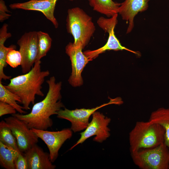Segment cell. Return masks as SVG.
<instances>
[{
	"label": "cell",
	"instance_id": "23",
	"mask_svg": "<svg viewBox=\"0 0 169 169\" xmlns=\"http://www.w3.org/2000/svg\"><path fill=\"white\" fill-rule=\"evenodd\" d=\"M22 60V56L19 51L13 49L8 54L6 62L11 67L14 68L21 65Z\"/></svg>",
	"mask_w": 169,
	"mask_h": 169
},
{
	"label": "cell",
	"instance_id": "15",
	"mask_svg": "<svg viewBox=\"0 0 169 169\" xmlns=\"http://www.w3.org/2000/svg\"><path fill=\"white\" fill-rule=\"evenodd\" d=\"M150 0H125L121 3L118 13L123 20L129 22L126 33L131 32L134 26V19L140 12L146 10Z\"/></svg>",
	"mask_w": 169,
	"mask_h": 169
},
{
	"label": "cell",
	"instance_id": "20",
	"mask_svg": "<svg viewBox=\"0 0 169 169\" xmlns=\"http://www.w3.org/2000/svg\"><path fill=\"white\" fill-rule=\"evenodd\" d=\"M0 101L8 103L13 106L19 113L21 114L26 113L23 106L19 105L17 101L20 103V98L12 92L3 85L0 81Z\"/></svg>",
	"mask_w": 169,
	"mask_h": 169
},
{
	"label": "cell",
	"instance_id": "7",
	"mask_svg": "<svg viewBox=\"0 0 169 169\" xmlns=\"http://www.w3.org/2000/svg\"><path fill=\"white\" fill-rule=\"evenodd\" d=\"M122 103L120 98L111 99L108 103L91 109H76L70 110L66 108L58 112L57 117L67 120L71 123L70 129L74 132L85 130L89 124L90 116L97 110L105 106L111 104L119 105Z\"/></svg>",
	"mask_w": 169,
	"mask_h": 169
},
{
	"label": "cell",
	"instance_id": "10",
	"mask_svg": "<svg viewBox=\"0 0 169 169\" xmlns=\"http://www.w3.org/2000/svg\"><path fill=\"white\" fill-rule=\"evenodd\" d=\"M80 44L74 45L69 42L65 47V53L69 57L72 66V72L68 81L74 87L80 86L83 84L81 73L89 59L82 52Z\"/></svg>",
	"mask_w": 169,
	"mask_h": 169
},
{
	"label": "cell",
	"instance_id": "4",
	"mask_svg": "<svg viewBox=\"0 0 169 169\" xmlns=\"http://www.w3.org/2000/svg\"><path fill=\"white\" fill-rule=\"evenodd\" d=\"M66 19V29L74 38L73 44L84 49L90 42L95 30L92 18L78 7L69 9Z\"/></svg>",
	"mask_w": 169,
	"mask_h": 169
},
{
	"label": "cell",
	"instance_id": "19",
	"mask_svg": "<svg viewBox=\"0 0 169 169\" xmlns=\"http://www.w3.org/2000/svg\"><path fill=\"white\" fill-rule=\"evenodd\" d=\"M0 141V164L6 169H15V161L19 152Z\"/></svg>",
	"mask_w": 169,
	"mask_h": 169
},
{
	"label": "cell",
	"instance_id": "13",
	"mask_svg": "<svg viewBox=\"0 0 169 169\" xmlns=\"http://www.w3.org/2000/svg\"><path fill=\"white\" fill-rule=\"evenodd\" d=\"M58 0H31L22 3H17L9 5L12 9H22L37 11L42 12L57 28L58 23L54 15L56 2ZM73 1L74 0H69Z\"/></svg>",
	"mask_w": 169,
	"mask_h": 169
},
{
	"label": "cell",
	"instance_id": "21",
	"mask_svg": "<svg viewBox=\"0 0 169 169\" xmlns=\"http://www.w3.org/2000/svg\"><path fill=\"white\" fill-rule=\"evenodd\" d=\"M0 141L5 145L21 152L18 148L15 137L4 120H2L0 122Z\"/></svg>",
	"mask_w": 169,
	"mask_h": 169
},
{
	"label": "cell",
	"instance_id": "22",
	"mask_svg": "<svg viewBox=\"0 0 169 169\" xmlns=\"http://www.w3.org/2000/svg\"><path fill=\"white\" fill-rule=\"evenodd\" d=\"M38 53L36 61L45 56L49 50L52 39L47 33L41 31L37 32Z\"/></svg>",
	"mask_w": 169,
	"mask_h": 169
},
{
	"label": "cell",
	"instance_id": "16",
	"mask_svg": "<svg viewBox=\"0 0 169 169\" xmlns=\"http://www.w3.org/2000/svg\"><path fill=\"white\" fill-rule=\"evenodd\" d=\"M8 25L4 23L0 30V81L2 79H10L11 76L6 75L4 72V68L7 65L6 62L7 56L11 50L16 49V46L12 44L8 47L4 46L5 41L12 36L11 33H8Z\"/></svg>",
	"mask_w": 169,
	"mask_h": 169
},
{
	"label": "cell",
	"instance_id": "26",
	"mask_svg": "<svg viewBox=\"0 0 169 169\" xmlns=\"http://www.w3.org/2000/svg\"><path fill=\"white\" fill-rule=\"evenodd\" d=\"M10 12L5 5L4 1L0 0V21L3 22L8 19L11 15L7 13Z\"/></svg>",
	"mask_w": 169,
	"mask_h": 169
},
{
	"label": "cell",
	"instance_id": "12",
	"mask_svg": "<svg viewBox=\"0 0 169 169\" xmlns=\"http://www.w3.org/2000/svg\"><path fill=\"white\" fill-rule=\"evenodd\" d=\"M38 137L46 145L49 151L50 160L53 163L59 156V151L64 142L71 138L72 131L66 128L58 131H49L31 129Z\"/></svg>",
	"mask_w": 169,
	"mask_h": 169
},
{
	"label": "cell",
	"instance_id": "6",
	"mask_svg": "<svg viewBox=\"0 0 169 169\" xmlns=\"http://www.w3.org/2000/svg\"><path fill=\"white\" fill-rule=\"evenodd\" d=\"M117 17L118 14H116L110 18L101 17L97 20L98 25L105 32L109 33V37L107 42L102 47L95 50H87L84 52V54L91 60L97 58L99 54L110 50L115 51L125 50L138 56L140 55L139 53L122 45L116 37L114 29L118 23Z\"/></svg>",
	"mask_w": 169,
	"mask_h": 169
},
{
	"label": "cell",
	"instance_id": "1",
	"mask_svg": "<svg viewBox=\"0 0 169 169\" xmlns=\"http://www.w3.org/2000/svg\"><path fill=\"white\" fill-rule=\"evenodd\" d=\"M46 82L48 90L45 97L42 101L33 105L29 113L12 115L23 121L30 129L44 130L51 127L53 122L50 116L57 115L61 108L64 107L61 100L62 82L56 83L55 77L53 76Z\"/></svg>",
	"mask_w": 169,
	"mask_h": 169
},
{
	"label": "cell",
	"instance_id": "2",
	"mask_svg": "<svg viewBox=\"0 0 169 169\" xmlns=\"http://www.w3.org/2000/svg\"><path fill=\"white\" fill-rule=\"evenodd\" d=\"M41 63L40 60L35 62L28 72L10 79L9 83L5 85L20 98V103L25 110L30 109L31 104H34L36 95L44 96L42 85L50 72L48 70H41Z\"/></svg>",
	"mask_w": 169,
	"mask_h": 169
},
{
	"label": "cell",
	"instance_id": "11",
	"mask_svg": "<svg viewBox=\"0 0 169 169\" xmlns=\"http://www.w3.org/2000/svg\"><path fill=\"white\" fill-rule=\"evenodd\" d=\"M17 44L22 58V71L25 74L30 70L36 60L38 53L37 32L25 33L18 41Z\"/></svg>",
	"mask_w": 169,
	"mask_h": 169
},
{
	"label": "cell",
	"instance_id": "14",
	"mask_svg": "<svg viewBox=\"0 0 169 169\" xmlns=\"http://www.w3.org/2000/svg\"><path fill=\"white\" fill-rule=\"evenodd\" d=\"M24 154L28 169H54L56 167L51 161L49 153L44 151L36 144Z\"/></svg>",
	"mask_w": 169,
	"mask_h": 169
},
{
	"label": "cell",
	"instance_id": "9",
	"mask_svg": "<svg viewBox=\"0 0 169 169\" xmlns=\"http://www.w3.org/2000/svg\"><path fill=\"white\" fill-rule=\"evenodd\" d=\"M15 137L20 151L24 153L38 141V137L22 120L12 115L4 119Z\"/></svg>",
	"mask_w": 169,
	"mask_h": 169
},
{
	"label": "cell",
	"instance_id": "8",
	"mask_svg": "<svg viewBox=\"0 0 169 169\" xmlns=\"http://www.w3.org/2000/svg\"><path fill=\"white\" fill-rule=\"evenodd\" d=\"M110 118L105 116L103 113L95 111L92 115V119L85 130L80 133V137L77 142L69 149L71 150L79 144H82L88 138L95 136L93 141L102 143L110 136V129L108 126L111 121Z\"/></svg>",
	"mask_w": 169,
	"mask_h": 169
},
{
	"label": "cell",
	"instance_id": "18",
	"mask_svg": "<svg viewBox=\"0 0 169 169\" xmlns=\"http://www.w3.org/2000/svg\"><path fill=\"white\" fill-rule=\"evenodd\" d=\"M149 120L161 125L164 128V143L169 149V108L161 107L152 112Z\"/></svg>",
	"mask_w": 169,
	"mask_h": 169
},
{
	"label": "cell",
	"instance_id": "24",
	"mask_svg": "<svg viewBox=\"0 0 169 169\" xmlns=\"http://www.w3.org/2000/svg\"><path fill=\"white\" fill-rule=\"evenodd\" d=\"M16 110L12 105L5 102L0 101V116L8 114L16 113Z\"/></svg>",
	"mask_w": 169,
	"mask_h": 169
},
{
	"label": "cell",
	"instance_id": "3",
	"mask_svg": "<svg viewBox=\"0 0 169 169\" xmlns=\"http://www.w3.org/2000/svg\"><path fill=\"white\" fill-rule=\"evenodd\" d=\"M165 134L164 128L158 124L149 120L137 121L129 133L131 152L164 143Z\"/></svg>",
	"mask_w": 169,
	"mask_h": 169
},
{
	"label": "cell",
	"instance_id": "5",
	"mask_svg": "<svg viewBox=\"0 0 169 169\" xmlns=\"http://www.w3.org/2000/svg\"><path fill=\"white\" fill-rule=\"evenodd\" d=\"M134 163L141 169H169V149L164 143L131 152Z\"/></svg>",
	"mask_w": 169,
	"mask_h": 169
},
{
	"label": "cell",
	"instance_id": "17",
	"mask_svg": "<svg viewBox=\"0 0 169 169\" xmlns=\"http://www.w3.org/2000/svg\"><path fill=\"white\" fill-rule=\"evenodd\" d=\"M89 4L93 9L101 14L111 17L118 14L121 3L112 0H88Z\"/></svg>",
	"mask_w": 169,
	"mask_h": 169
},
{
	"label": "cell",
	"instance_id": "25",
	"mask_svg": "<svg viewBox=\"0 0 169 169\" xmlns=\"http://www.w3.org/2000/svg\"><path fill=\"white\" fill-rule=\"evenodd\" d=\"M15 169H28L27 161L23 153L19 152L15 161Z\"/></svg>",
	"mask_w": 169,
	"mask_h": 169
}]
</instances>
